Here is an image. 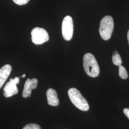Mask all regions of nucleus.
I'll list each match as a JSON object with an SVG mask.
<instances>
[{
    "label": "nucleus",
    "mask_w": 129,
    "mask_h": 129,
    "mask_svg": "<svg viewBox=\"0 0 129 129\" xmlns=\"http://www.w3.org/2000/svg\"><path fill=\"white\" fill-rule=\"evenodd\" d=\"M83 67L86 74L91 77H97L100 74V68L97 60L91 53H88L84 55Z\"/></svg>",
    "instance_id": "nucleus-1"
},
{
    "label": "nucleus",
    "mask_w": 129,
    "mask_h": 129,
    "mask_svg": "<svg viewBox=\"0 0 129 129\" xmlns=\"http://www.w3.org/2000/svg\"><path fill=\"white\" fill-rule=\"evenodd\" d=\"M68 95L72 103L81 111H88L89 107L88 102L76 88H71L68 90Z\"/></svg>",
    "instance_id": "nucleus-2"
},
{
    "label": "nucleus",
    "mask_w": 129,
    "mask_h": 129,
    "mask_svg": "<svg viewBox=\"0 0 129 129\" xmlns=\"http://www.w3.org/2000/svg\"><path fill=\"white\" fill-rule=\"evenodd\" d=\"M114 28V21L111 16H106L102 19L99 32L102 38L104 40L110 39Z\"/></svg>",
    "instance_id": "nucleus-3"
},
{
    "label": "nucleus",
    "mask_w": 129,
    "mask_h": 129,
    "mask_svg": "<svg viewBox=\"0 0 129 129\" xmlns=\"http://www.w3.org/2000/svg\"><path fill=\"white\" fill-rule=\"evenodd\" d=\"M31 34L33 43L36 45H41L48 41L49 39L47 31L42 28H34Z\"/></svg>",
    "instance_id": "nucleus-4"
},
{
    "label": "nucleus",
    "mask_w": 129,
    "mask_h": 129,
    "mask_svg": "<svg viewBox=\"0 0 129 129\" xmlns=\"http://www.w3.org/2000/svg\"><path fill=\"white\" fill-rule=\"evenodd\" d=\"M73 22L72 17L67 16L64 17L62 24V36L65 40H70L73 34Z\"/></svg>",
    "instance_id": "nucleus-5"
},
{
    "label": "nucleus",
    "mask_w": 129,
    "mask_h": 129,
    "mask_svg": "<svg viewBox=\"0 0 129 129\" xmlns=\"http://www.w3.org/2000/svg\"><path fill=\"white\" fill-rule=\"evenodd\" d=\"M19 82L20 78L19 77H16L14 78H11L9 81L6 83L4 88V96L6 98H9L17 94L18 89L16 85L19 84Z\"/></svg>",
    "instance_id": "nucleus-6"
},
{
    "label": "nucleus",
    "mask_w": 129,
    "mask_h": 129,
    "mask_svg": "<svg viewBox=\"0 0 129 129\" xmlns=\"http://www.w3.org/2000/svg\"><path fill=\"white\" fill-rule=\"evenodd\" d=\"M38 80L37 78H33L30 79L28 78L24 83L22 96L24 98H27L30 97L32 93V90L36 88L37 86Z\"/></svg>",
    "instance_id": "nucleus-7"
},
{
    "label": "nucleus",
    "mask_w": 129,
    "mask_h": 129,
    "mask_svg": "<svg viewBox=\"0 0 129 129\" xmlns=\"http://www.w3.org/2000/svg\"><path fill=\"white\" fill-rule=\"evenodd\" d=\"M48 104L52 106H57L59 104V100L57 94L55 89L49 88L46 93Z\"/></svg>",
    "instance_id": "nucleus-8"
},
{
    "label": "nucleus",
    "mask_w": 129,
    "mask_h": 129,
    "mask_svg": "<svg viewBox=\"0 0 129 129\" xmlns=\"http://www.w3.org/2000/svg\"><path fill=\"white\" fill-rule=\"evenodd\" d=\"M12 69L11 66L9 64H5L0 69V89L9 77Z\"/></svg>",
    "instance_id": "nucleus-9"
},
{
    "label": "nucleus",
    "mask_w": 129,
    "mask_h": 129,
    "mask_svg": "<svg viewBox=\"0 0 129 129\" xmlns=\"http://www.w3.org/2000/svg\"><path fill=\"white\" fill-rule=\"evenodd\" d=\"M112 62L114 64L117 66H120L122 64V61L120 58V54L118 53L117 51H114L113 55H112Z\"/></svg>",
    "instance_id": "nucleus-10"
},
{
    "label": "nucleus",
    "mask_w": 129,
    "mask_h": 129,
    "mask_svg": "<svg viewBox=\"0 0 129 129\" xmlns=\"http://www.w3.org/2000/svg\"><path fill=\"white\" fill-rule=\"evenodd\" d=\"M119 74L120 77L123 79H125L128 78V74L127 72V71L125 69L124 67L122 66L121 65L119 66Z\"/></svg>",
    "instance_id": "nucleus-11"
},
{
    "label": "nucleus",
    "mask_w": 129,
    "mask_h": 129,
    "mask_svg": "<svg viewBox=\"0 0 129 129\" xmlns=\"http://www.w3.org/2000/svg\"><path fill=\"white\" fill-rule=\"evenodd\" d=\"M23 129H41V127L37 124L30 123L25 125Z\"/></svg>",
    "instance_id": "nucleus-12"
},
{
    "label": "nucleus",
    "mask_w": 129,
    "mask_h": 129,
    "mask_svg": "<svg viewBox=\"0 0 129 129\" xmlns=\"http://www.w3.org/2000/svg\"><path fill=\"white\" fill-rule=\"evenodd\" d=\"M15 4L19 5H26L30 0H13Z\"/></svg>",
    "instance_id": "nucleus-13"
},
{
    "label": "nucleus",
    "mask_w": 129,
    "mask_h": 129,
    "mask_svg": "<svg viewBox=\"0 0 129 129\" xmlns=\"http://www.w3.org/2000/svg\"><path fill=\"white\" fill-rule=\"evenodd\" d=\"M123 112L125 115L126 116V117L129 119V109L125 108L123 109Z\"/></svg>",
    "instance_id": "nucleus-14"
},
{
    "label": "nucleus",
    "mask_w": 129,
    "mask_h": 129,
    "mask_svg": "<svg viewBox=\"0 0 129 129\" xmlns=\"http://www.w3.org/2000/svg\"><path fill=\"white\" fill-rule=\"evenodd\" d=\"M127 38H128V40L129 44V30L128 32V33H127Z\"/></svg>",
    "instance_id": "nucleus-15"
},
{
    "label": "nucleus",
    "mask_w": 129,
    "mask_h": 129,
    "mask_svg": "<svg viewBox=\"0 0 129 129\" xmlns=\"http://www.w3.org/2000/svg\"><path fill=\"white\" fill-rule=\"evenodd\" d=\"M25 77V74H23V75L21 76V77H22V78H24Z\"/></svg>",
    "instance_id": "nucleus-16"
}]
</instances>
